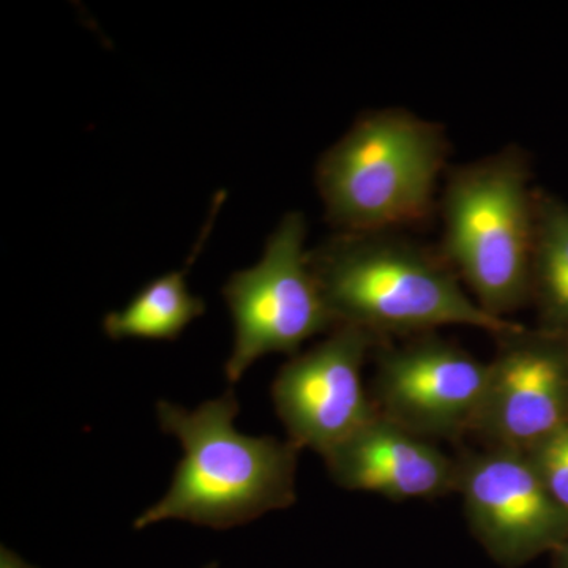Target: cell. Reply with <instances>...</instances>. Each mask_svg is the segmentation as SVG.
<instances>
[{
  "label": "cell",
  "instance_id": "obj_9",
  "mask_svg": "<svg viewBox=\"0 0 568 568\" xmlns=\"http://www.w3.org/2000/svg\"><path fill=\"white\" fill-rule=\"evenodd\" d=\"M497 339L474 433L488 447L528 452L568 424V346L523 325Z\"/></svg>",
  "mask_w": 568,
  "mask_h": 568
},
{
  "label": "cell",
  "instance_id": "obj_4",
  "mask_svg": "<svg viewBox=\"0 0 568 568\" xmlns=\"http://www.w3.org/2000/svg\"><path fill=\"white\" fill-rule=\"evenodd\" d=\"M526 153L507 148L455 168L443 194L440 253L489 315L507 320L530 302L537 190Z\"/></svg>",
  "mask_w": 568,
  "mask_h": 568
},
{
  "label": "cell",
  "instance_id": "obj_3",
  "mask_svg": "<svg viewBox=\"0 0 568 568\" xmlns=\"http://www.w3.org/2000/svg\"><path fill=\"white\" fill-rule=\"evenodd\" d=\"M448 141L413 112H366L321 156L316 185L339 233H395L424 223L435 205Z\"/></svg>",
  "mask_w": 568,
  "mask_h": 568
},
{
  "label": "cell",
  "instance_id": "obj_11",
  "mask_svg": "<svg viewBox=\"0 0 568 568\" xmlns=\"http://www.w3.org/2000/svg\"><path fill=\"white\" fill-rule=\"evenodd\" d=\"M530 302L538 331L568 346V205L538 190Z\"/></svg>",
  "mask_w": 568,
  "mask_h": 568
},
{
  "label": "cell",
  "instance_id": "obj_10",
  "mask_svg": "<svg viewBox=\"0 0 568 568\" xmlns=\"http://www.w3.org/2000/svg\"><path fill=\"white\" fill-rule=\"evenodd\" d=\"M338 487L392 500L435 499L457 493L458 462L405 426L377 416L324 455Z\"/></svg>",
  "mask_w": 568,
  "mask_h": 568
},
{
  "label": "cell",
  "instance_id": "obj_8",
  "mask_svg": "<svg viewBox=\"0 0 568 568\" xmlns=\"http://www.w3.org/2000/svg\"><path fill=\"white\" fill-rule=\"evenodd\" d=\"M381 343L361 328L338 325L324 342L282 366L272 398L295 447L324 457L377 416L366 394L364 365Z\"/></svg>",
  "mask_w": 568,
  "mask_h": 568
},
{
  "label": "cell",
  "instance_id": "obj_6",
  "mask_svg": "<svg viewBox=\"0 0 568 568\" xmlns=\"http://www.w3.org/2000/svg\"><path fill=\"white\" fill-rule=\"evenodd\" d=\"M377 347L373 402L381 416L432 440L474 433L487 395L489 362L433 334Z\"/></svg>",
  "mask_w": 568,
  "mask_h": 568
},
{
  "label": "cell",
  "instance_id": "obj_5",
  "mask_svg": "<svg viewBox=\"0 0 568 568\" xmlns=\"http://www.w3.org/2000/svg\"><path fill=\"white\" fill-rule=\"evenodd\" d=\"M305 237V216L287 213L268 237L260 263L235 272L224 284L234 324L233 351L224 366L231 384L264 355H297L310 338L336 327L310 268Z\"/></svg>",
  "mask_w": 568,
  "mask_h": 568
},
{
  "label": "cell",
  "instance_id": "obj_12",
  "mask_svg": "<svg viewBox=\"0 0 568 568\" xmlns=\"http://www.w3.org/2000/svg\"><path fill=\"white\" fill-rule=\"evenodd\" d=\"M204 313V301L190 293L182 268L145 284L129 305L108 313L103 331L111 339L173 342Z\"/></svg>",
  "mask_w": 568,
  "mask_h": 568
},
{
  "label": "cell",
  "instance_id": "obj_16",
  "mask_svg": "<svg viewBox=\"0 0 568 568\" xmlns=\"http://www.w3.org/2000/svg\"><path fill=\"white\" fill-rule=\"evenodd\" d=\"M205 568H216L215 564H212V566H207Z\"/></svg>",
  "mask_w": 568,
  "mask_h": 568
},
{
  "label": "cell",
  "instance_id": "obj_2",
  "mask_svg": "<svg viewBox=\"0 0 568 568\" xmlns=\"http://www.w3.org/2000/svg\"><path fill=\"white\" fill-rule=\"evenodd\" d=\"M239 410L233 390L194 410L156 403L160 428L178 437L183 457L166 495L142 511L134 529L168 519L231 529L293 506L301 448L290 439L242 435Z\"/></svg>",
  "mask_w": 568,
  "mask_h": 568
},
{
  "label": "cell",
  "instance_id": "obj_15",
  "mask_svg": "<svg viewBox=\"0 0 568 568\" xmlns=\"http://www.w3.org/2000/svg\"><path fill=\"white\" fill-rule=\"evenodd\" d=\"M552 555V568H568V540L556 548Z\"/></svg>",
  "mask_w": 568,
  "mask_h": 568
},
{
  "label": "cell",
  "instance_id": "obj_14",
  "mask_svg": "<svg viewBox=\"0 0 568 568\" xmlns=\"http://www.w3.org/2000/svg\"><path fill=\"white\" fill-rule=\"evenodd\" d=\"M0 568H36L18 558L10 549L2 548V558H0Z\"/></svg>",
  "mask_w": 568,
  "mask_h": 568
},
{
  "label": "cell",
  "instance_id": "obj_13",
  "mask_svg": "<svg viewBox=\"0 0 568 568\" xmlns=\"http://www.w3.org/2000/svg\"><path fill=\"white\" fill-rule=\"evenodd\" d=\"M526 454L549 495L568 511V424L545 437Z\"/></svg>",
  "mask_w": 568,
  "mask_h": 568
},
{
  "label": "cell",
  "instance_id": "obj_1",
  "mask_svg": "<svg viewBox=\"0 0 568 568\" xmlns=\"http://www.w3.org/2000/svg\"><path fill=\"white\" fill-rule=\"evenodd\" d=\"M308 264L336 327L349 325L386 342L467 325L497 336L521 324L485 312L463 291L443 253L384 233H338L308 252Z\"/></svg>",
  "mask_w": 568,
  "mask_h": 568
},
{
  "label": "cell",
  "instance_id": "obj_7",
  "mask_svg": "<svg viewBox=\"0 0 568 568\" xmlns=\"http://www.w3.org/2000/svg\"><path fill=\"white\" fill-rule=\"evenodd\" d=\"M457 493L474 537L499 566H525L568 540V511L526 452L487 447L459 459Z\"/></svg>",
  "mask_w": 568,
  "mask_h": 568
}]
</instances>
